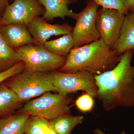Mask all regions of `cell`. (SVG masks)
I'll return each mask as SVG.
<instances>
[{
	"label": "cell",
	"instance_id": "2",
	"mask_svg": "<svg viewBox=\"0 0 134 134\" xmlns=\"http://www.w3.org/2000/svg\"><path fill=\"white\" fill-rule=\"evenodd\" d=\"M121 56L100 38L88 44L72 48L66 56L65 65L59 70L66 73L83 71L98 75L114 68Z\"/></svg>",
	"mask_w": 134,
	"mask_h": 134
},
{
	"label": "cell",
	"instance_id": "22",
	"mask_svg": "<svg viewBox=\"0 0 134 134\" xmlns=\"http://www.w3.org/2000/svg\"><path fill=\"white\" fill-rule=\"evenodd\" d=\"M25 70V65L24 62L22 61L7 70L0 72V84L5 80L23 72Z\"/></svg>",
	"mask_w": 134,
	"mask_h": 134
},
{
	"label": "cell",
	"instance_id": "23",
	"mask_svg": "<svg viewBox=\"0 0 134 134\" xmlns=\"http://www.w3.org/2000/svg\"><path fill=\"white\" fill-rule=\"evenodd\" d=\"M8 5V0H0V17L1 18L5 10Z\"/></svg>",
	"mask_w": 134,
	"mask_h": 134
},
{
	"label": "cell",
	"instance_id": "17",
	"mask_svg": "<svg viewBox=\"0 0 134 134\" xmlns=\"http://www.w3.org/2000/svg\"><path fill=\"white\" fill-rule=\"evenodd\" d=\"M43 46L53 54L66 57L74 47L72 33L65 34L57 39L47 41Z\"/></svg>",
	"mask_w": 134,
	"mask_h": 134
},
{
	"label": "cell",
	"instance_id": "5",
	"mask_svg": "<svg viewBox=\"0 0 134 134\" xmlns=\"http://www.w3.org/2000/svg\"><path fill=\"white\" fill-rule=\"evenodd\" d=\"M15 50L21 57L25 70L52 72L62 68L66 61V56L50 52L43 46L28 44Z\"/></svg>",
	"mask_w": 134,
	"mask_h": 134
},
{
	"label": "cell",
	"instance_id": "7",
	"mask_svg": "<svg viewBox=\"0 0 134 134\" xmlns=\"http://www.w3.org/2000/svg\"><path fill=\"white\" fill-rule=\"evenodd\" d=\"M99 7L93 1H89L83 10L76 14V24L72 32L74 48L88 44L100 38L96 26Z\"/></svg>",
	"mask_w": 134,
	"mask_h": 134
},
{
	"label": "cell",
	"instance_id": "18",
	"mask_svg": "<svg viewBox=\"0 0 134 134\" xmlns=\"http://www.w3.org/2000/svg\"><path fill=\"white\" fill-rule=\"evenodd\" d=\"M22 61L21 55L8 45L0 32V72L7 70Z\"/></svg>",
	"mask_w": 134,
	"mask_h": 134
},
{
	"label": "cell",
	"instance_id": "12",
	"mask_svg": "<svg viewBox=\"0 0 134 134\" xmlns=\"http://www.w3.org/2000/svg\"><path fill=\"white\" fill-rule=\"evenodd\" d=\"M45 8L42 17L52 21L56 18L64 19L67 16L75 19L76 14L69 9L68 5L76 3L77 0H38Z\"/></svg>",
	"mask_w": 134,
	"mask_h": 134
},
{
	"label": "cell",
	"instance_id": "1",
	"mask_svg": "<svg viewBox=\"0 0 134 134\" xmlns=\"http://www.w3.org/2000/svg\"><path fill=\"white\" fill-rule=\"evenodd\" d=\"M134 49L125 52L113 69L95 76L97 98L106 111L134 108Z\"/></svg>",
	"mask_w": 134,
	"mask_h": 134
},
{
	"label": "cell",
	"instance_id": "8",
	"mask_svg": "<svg viewBox=\"0 0 134 134\" xmlns=\"http://www.w3.org/2000/svg\"><path fill=\"white\" fill-rule=\"evenodd\" d=\"M44 12V8L38 0H14L0 18V26L16 23L27 26L34 18Z\"/></svg>",
	"mask_w": 134,
	"mask_h": 134
},
{
	"label": "cell",
	"instance_id": "13",
	"mask_svg": "<svg viewBox=\"0 0 134 134\" xmlns=\"http://www.w3.org/2000/svg\"><path fill=\"white\" fill-rule=\"evenodd\" d=\"M112 48L119 55L134 49V12L125 15L119 38Z\"/></svg>",
	"mask_w": 134,
	"mask_h": 134
},
{
	"label": "cell",
	"instance_id": "11",
	"mask_svg": "<svg viewBox=\"0 0 134 134\" xmlns=\"http://www.w3.org/2000/svg\"><path fill=\"white\" fill-rule=\"evenodd\" d=\"M3 38L10 48L16 50L26 45H36L27 26L19 24L0 26Z\"/></svg>",
	"mask_w": 134,
	"mask_h": 134
},
{
	"label": "cell",
	"instance_id": "16",
	"mask_svg": "<svg viewBox=\"0 0 134 134\" xmlns=\"http://www.w3.org/2000/svg\"><path fill=\"white\" fill-rule=\"evenodd\" d=\"M82 115L73 116L70 114L49 121L50 128L58 134H71L73 130L83 122Z\"/></svg>",
	"mask_w": 134,
	"mask_h": 134
},
{
	"label": "cell",
	"instance_id": "4",
	"mask_svg": "<svg viewBox=\"0 0 134 134\" xmlns=\"http://www.w3.org/2000/svg\"><path fill=\"white\" fill-rule=\"evenodd\" d=\"M71 101V98L68 96L47 92L38 98L27 101L18 112L19 113L40 116L48 120H52L70 114L69 105Z\"/></svg>",
	"mask_w": 134,
	"mask_h": 134
},
{
	"label": "cell",
	"instance_id": "9",
	"mask_svg": "<svg viewBox=\"0 0 134 134\" xmlns=\"http://www.w3.org/2000/svg\"><path fill=\"white\" fill-rule=\"evenodd\" d=\"M125 15L116 10L102 8L98 10L96 26L100 38L112 48L119 38Z\"/></svg>",
	"mask_w": 134,
	"mask_h": 134
},
{
	"label": "cell",
	"instance_id": "6",
	"mask_svg": "<svg viewBox=\"0 0 134 134\" xmlns=\"http://www.w3.org/2000/svg\"><path fill=\"white\" fill-rule=\"evenodd\" d=\"M55 92L63 96L82 91L96 97L97 87L94 75L85 71L66 73L51 72Z\"/></svg>",
	"mask_w": 134,
	"mask_h": 134
},
{
	"label": "cell",
	"instance_id": "25",
	"mask_svg": "<svg viewBox=\"0 0 134 134\" xmlns=\"http://www.w3.org/2000/svg\"><path fill=\"white\" fill-rule=\"evenodd\" d=\"M93 134H106L101 131L99 129H96L94 130L93 132ZM120 134H126L125 131H122Z\"/></svg>",
	"mask_w": 134,
	"mask_h": 134
},
{
	"label": "cell",
	"instance_id": "19",
	"mask_svg": "<svg viewBox=\"0 0 134 134\" xmlns=\"http://www.w3.org/2000/svg\"><path fill=\"white\" fill-rule=\"evenodd\" d=\"M51 128L49 121L38 116H30L25 126L24 134H48Z\"/></svg>",
	"mask_w": 134,
	"mask_h": 134
},
{
	"label": "cell",
	"instance_id": "24",
	"mask_svg": "<svg viewBox=\"0 0 134 134\" xmlns=\"http://www.w3.org/2000/svg\"><path fill=\"white\" fill-rule=\"evenodd\" d=\"M126 6L129 12H134V0H125Z\"/></svg>",
	"mask_w": 134,
	"mask_h": 134
},
{
	"label": "cell",
	"instance_id": "21",
	"mask_svg": "<svg viewBox=\"0 0 134 134\" xmlns=\"http://www.w3.org/2000/svg\"><path fill=\"white\" fill-rule=\"evenodd\" d=\"M93 98L92 96L85 92L77 98L75 104L78 110L82 112L91 111L94 107Z\"/></svg>",
	"mask_w": 134,
	"mask_h": 134
},
{
	"label": "cell",
	"instance_id": "20",
	"mask_svg": "<svg viewBox=\"0 0 134 134\" xmlns=\"http://www.w3.org/2000/svg\"><path fill=\"white\" fill-rule=\"evenodd\" d=\"M93 1L102 8L116 10L126 15L129 13L125 0H89Z\"/></svg>",
	"mask_w": 134,
	"mask_h": 134
},
{
	"label": "cell",
	"instance_id": "26",
	"mask_svg": "<svg viewBox=\"0 0 134 134\" xmlns=\"http://www.w3.org/2000/svg\"><path fill=\"white\" fill-rule=\"evenodd\" d=\"M48 134H58L57 133H56L55 132V131L53 130H52L51 129V130H50V132H49Z\"/></svg>",
	"mask_w": 134,
	"mask_h": 134
},
{
	"label": "cell",
	"instance_id": "3",
	"mask_svg": "<svg viewBox=\"0 0 134 134\" xmlns=\"http://www.w3.org/2000/svg\"><path fill=\"white\" fill-rule=\"evenodd\" d=\"M6 85L21 103L27 102L47 92H55L51 72L24 70L9 78Z\"/></svg>",
	"mask_w": 134,
	"mask_h": 134
},
{
	"label": "cell",
	"instance_id": "10",
	"mask_svg": "<svg viewBox=\"0 0 134 134\" xmlns=\"http://www.w3.org/2000/svg\"><path fill=\"white\" fill-rule=\"evenodd\" d=\"M27 28L36 45L41 46L44 45L52 36L71 33L74 29V27L66 23L50 24L46 19L40 16L34 18Z\"/></svg>",
	"mask_w": 134,
	"mask_h": 134
},
{
	"label": "cell",
	"instance_id": "14",
	"mask_svg": "<svg viewBox=\"0 0 134 134\" xmlns=\"http://www.w3.org/2000/svg\"><path fill=\"white\" fill-rule=\"evenodd\" d=\"M30 116L19 113L0 119V134H24L25 126Z\"/></svg>",
	"mask_w": 134,
	"mask_h": 134
},
{
	"label": "cell",
	"instance_id": "15",
	"mask_svg": "<svg viewBox=\"0 0 134 134\" xmlns=\"http://www.w3.org/2000/svg\"><path fill=\"white\" fill-rule=\"evenodd\" d=\"M21 103L15 93L6 84H0V117L13 112Z\"/></svg>",
	"mask_w": 134,
	"mask_h": 134
}]
</instances>
